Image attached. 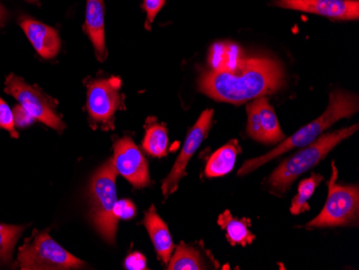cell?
I'll return each instance as SVG.
<instances>
[{"mask_svg":"<svg viewBox=\"0 0 359 270\" xmlns=\"http://www.w3.org/2000/svg\"><path fill=\"white\" fill-rule=\"evenodd\" d=\"M284 84L281 64L268 58H242L233 69L209 70L199 79V90L212 100L243 104L279 90Z\"/></svg>","mask_w":359,"mask_h":270,"instance_id":"obj_1","label":"cell"},{"mask_svg":"<svg viewBox=\"0 0 359 270\" xmlns=\"http://www.w3.org/2000/svg\"><path fill=\"white\" fill-rule=\"evenodd\" d=\"M358 109L359 100L356 94L342 90H334L330 94V104H328L327 108L323 112L320 118L304 125L290 138L284 139L282 144L267 154L247 161L238 171V176L249 175L252 171L265 165L266 163L274 160L276 157H279L280 155L284 154L292 149L304 148V147L312 144L322 135L323 132L327 130L337 121L354 116Z\"/></svg>","mask_w":359,"mask_h":270,"instance_id":"obj_2","label":"cell"},{"mask_svg":"<svg viewBox=\"0 0 359 270\" xmlns=\"http://www.w3.org/2000/svg\"><path fill=\"white\" fill-rule=\"evenodd\" d=\"M358 127V124H355L336 132L320 135L312 144L304 147L296 154L283 161L268 178V184L276 192H287L298 177L318 165L341 141L356 133Z\"/></svg>","mask_w":359,"mask_h":270,"instance_id":"obj_3","label":"cell"},{"mask_svg":"<svg viewBox=\"0 0 359 270\" xmlns=\"http://www.w3.org/2000/svg\"><path fill=\"white\" fill-rule=\"evenodd\" d=\"M116 175L112 160L108 161L95 173L90 189L93 221L97 231L110 243L116 241L118 222L114 215L118 203Z\"/></svg>","mask_w":359,"mask_h":270,"instance_id":"obj_4","label":"cell"},{"mask_svg":"<svg viewBox=\"0 0 359 270\" xmlns=\"http://www.w3.org/2000/svg\"><path fill=\"white\" fill-rule=\"evenodd\" d=\"M18 263L23 270L80 269L86 266V263L60 247L46 231L32 236L20 248Z\"/></svg>","mask_w":359,"mask_h":270,"instance_id":"obj_5","label":"cell"},{"mask_svg":"<svg viewBox=\"0 0 359 270\" xmlns=\"http://www.w3.org/2000/svg\"><path fill=\"white\" fill-rule=\"evenodd\" d=\"M338 170L332 162V175L328 183V196L320 215L309 222L306 227H334L352 224L357 221L359 208V191L357 185H342L337 183Z\"/></svg>","mask_w":359,"mask_h":270,"instance_id":"obj_6","label":"cell"},{"mask_svg":"<svg viewBox=\"0 0 359 270\" xmlns=\"http://www.w3.org/2000/svg\"><path fill=\"white\" fill-rule=\"evenodd\" d=\"M5 92L13 96L35 120L58 132L64 130L65 124L62 119L55 114L48 98L41 90L28 86L23 79L10 74L6 80Z\"/></svg>","mask_w":359,"mask_h":270,"instance_id":"obj_7","label":"cell"},{"mask_svg":"<svg viewBox=\"0 0 359 270\" xmlns=\"http://www.w3.org/2000/svg\"><path fill=\"white\" fill-rule=\"evenodd\" d=\"M121 80L118 78L95 80L88 84V111L93 122L109 125L113 128V118L122 106Z\"/></svg>","mask_w":359,"mask_h":270,"instance_id":"obj_8","label":"cell"},{"mask_svg":"<svg viewBox=\"0 0 359 270\" xmlns=\"http://www.w3.org/2000/svg\"><path fill=\"white\" fill-rule=\"evenodd\" d=\"M213 114H215V111L211 109L203 111L196 124L191 127V130L187 134L184 146H183L177 160L175 161V166L172 167L168 177L163 181V185H161L163 195L166 198L177 191L180 180L184 177L185 169H187L189 160L195 154L196 151L198 150L199 147L203 144V139L208 136V133L211 128Z\"/></svg>","mask_w":359,"mask_h":270,"instance_id":"obj_9","label":"cell"},{"mask_svg":"<svg viewBox=\"0 0 359 270\" xmlns=\"http://www.w3.org/2000/svg\"><path fill=\"white\" fill-rule=\"evenodd\" d=\"M112 163L116 173L137 189H142L150 184L148 162L140 149L128 137L116 141Z\"/></svg>","mask_w":359,"mask_h":270,"instance_id":"obj_10","label":"cell"},{"mask_svg":"<svg viewBox=\"0 0 359 270\" xmlns=\"http://www.w3.org/2000/svg\"><path fill=\"white\" fill-rule=\"evenodd\" d=\"M248 135L264 144H276L285 139L276 112L266 96L248 104Z\"/></svg>","mask_w":359,"mask_h":270,"instance_id":"obj_11","label":"cell"},{"mask_svg":"<svg viewBox=\"0 0 359 270\" xmlns=\"http://www.w3.org/2000/svg\"><path fill=\"white\" fill-rule=\"evenodd\" d=\"M274 5L340 21L359 19L358 0H276Z\"/></svg>","mask_w":359,"mask_h":270,"instance_id":"obj_12","label":"cell"},{"mask_svg":"<svg viewBox=\"0 0 359 270\" xmlns=\"http://www.w3.org/2000/svg\"><path fill=\"white\" fill-rule=\"evenodd\" d=\"M21 27L41 58L51 60L57 55L60 49V39L57 30L51 26L27 18L22 20Z\"/></svg>","mask_w":359,"mask_h":270,"instance_id":"obj_13","label":"cell"},{"mask_svg":"<svg viewBox=\"0 0 359 270\" xmlns=\"http://www.w3.org/2000/svg\"><path fill=\"white\" fill-rule=\"evenodd\" d=\"M84 32L94 46L97 58L100 62H104L107 58L104 0H88Z\"/></svg>","mask_w":359,"mask_h":270,"instance_id":"obj_14","label":"cell"},{"mask_svg":"<svg viewBox=\"0 0 359 270\" xmlns=\"http://www.w3.org/2000/svg\"><path fill=\"white\" fill-rule=\"evenodd\" d=\"M144 225L158 257L165 264H168L173 251L172 238L166 223L157 215L154 205L145 212Z\"/></svg>","mask_w":359,"mask_h":270,"instance_id":"obj_15","label":"cell"},{"mask_svg":"<svg viewBox=\"0 0 359 270\" xmlns=\"http://www.w3.org/2000/svg\"><path fill=\"white\" fill-rule=\"evenodd\" d=\"M217 223L222 229H225L226 238L231 245H240L245 247L251 245L255 239V236L249 229L251 220L236 219L231 211L226 210L219 215Z\"/></svg>","mask_w":359,"mask_h":270,"instance_id":"obj_16","label":"cell"},{"mask_svg":"<svg viewBox=\"0 0 359 270\" xmlns=\"http://www.w3.org/2000/svg\"><path fill=\"white\" fill-rule=\"evenodd\" d=\"M239 144L237 140H231L210 157L205 166V176L209 178L226 176L233 170L236 160L239 154Z\"/></svg>","mask_w":359,"mask_h":270,"instance_id":"obj_17","label":"cell"},{"mask_svg":"<svg viewBox=\"0 0 359 270\" xmlns=\"http://www.w3.org/2000/svg\"><path fill=\"white\" fill-rule=\"evenodd\" d=\"M241 53V49L236 44H215L210 50V65L213 70L233 69L243 58Z\"/></svg>","mask_w":359,"mask_h":270,"instance_id":"obj_18","label":"cell"},{"mask_svg":"<svg viewBox=\"0 0 359 270\" xmlns=\"http://www.w3.org/2000/svg\"><path fill=\"white\" fill-rule=\"evenodd\" d=\"M323 180H324L323 176L318 173H312L310 178L304 179L299 183L297 195L292 198V205H290V213L298 215L310 209L308 201L311 198L316 187Z\"/></svg>","mask_w":359,"mask_h":270,"instance_id":"obj_19","label":"cell"},{"mask_svg":"<svg viewBox=\"0 0 359 270\" xmlns=\"http://www.w3.org/2000/svg\"><path fill=\"white\" fill-rule=\"evenodd\" d=\"M168 269L199 270L203 269V264L197 250L181 243L177 245L173 257H170Z\"/></svg>","mask_w":359,"mask_h":270,"instance_id":"obj_20","label":"cell"},{"mask_svg":"<svg viewBox=\"0 0 359 270\" xmlns=\"http://www.w3.org/2000/svg\"><path fill=\"white\" fill-rule=\"evenodd\" d=\"M143 149L148 154L155 157L166 156L168 150V134L166 127L153 125L145 133Z\"/></svg>","mask_w":359,"mask_h":270,"instance_id":"obj_21","label":"cell"},{"mask_svg":"<svg viewBox=\"0 0 359 270\" xmlns=\"http://www.w3.org/2000/svg\"><path fill=\"white\" fill-rule=\"evenodd\" d=\"M25 229L19 225L0 224V264L11 261L14 247Z\"/></svg>","mask_w":359,"mask_h":270,"instance_id":"obj_22","label":"cell"},{"mask_svg":"<svg viewBox=\"0 0 359 270\" xmlns=\"http://www.w3.org/2000/svg\"><path fill=\"white\" fill-rule=\"evenodd\" d=\"M0 128L10 133L14 139L19 138V133L15 130L13 112H12L7 102L0 97Z\"/></svg>","mask_w":359,"mask_h":270,"instance_id":"obj_23","label":"cell"},{"mask_svg":"<svg viewBox=\"0 0 359 270\" xmlns=\"http://www.w3.org/2000/svg\"><path fill=\"white\" fill-rule=\"evenodd\" d=\"M165 3H166V0H143V9L147 13L145 27L148 29H150L155 18L161 11V8L164 7Z\"/></svg>","mask_w":359,"mask_h":270,"instance_id":"obj_24","label":"cell"},{"mask_svg":"<svg viewBox=\"0 0 359 270\" xmlns=\"http://www.w3.org/2000/svg\"><path fill=\"white\" fill-rule=\"evenodd\" d=\"M12 112H13L14 123H15L18 126H28V125L32 124V123L35 121V118H34L23 106H21V104H18V106L14 107Z\"/></svg>","mask_w":359,"mask_h":270,"instance_id":"obj_25","label":"cell"},{"mask_svg":"<svg viewBox=\"0 0 359 270\" xmlns=\"http://www.w3.org/2000/svg\"><path fill=\"white\" fill-rule=\"evenodd\" d=\"M136 213V208L133 205L132 201H121L116 203V208H114V215L120 219H132Z\"/></svg>","mask_w":359,"mask_h":270,"instance_id":"obj_26","label":"cell"},{"mask_svg":"<svg viewBox=\"0 0 359 270\" xmlns=\"http://www.w3.org/2000/svg\"><path fill=\"white\" fill-rule=\"evenodd\" d=\"M145 264H147V262H145L143 255L134 253L127 257L125 266H126L127 269H144Z\"/></svg>","mask_w":359,"mask_h":270,"instance_id":"obj_27","label":"cell"},{"mask_svg":"<svg viewBox=\"0 0 359 270\" xmlns=\"http://www.w3.org/2000/svg\"><path fill=\"white\" fill-rule=\"evenodd\" d=\"M6 18H7V12H6L5 8L0 5V26L3 25Z\"/></svg>","mask_w":359,"mask_h":270,"instance_id":"obj_28","label":"cell"},{"mask_svg":"<svg viewBox=\"0 0 359 270\" xmlns=\"http://www.w3.org/2000/svg\"><path fill=\"white\" fill-rule=\"evenodd\" d=\"M28 3L37 4L39 0H27Z\"/></svg>","mask_w":359,"mask_h":270,"instance_id":"obj_29","label":"cell"}]
</instances>
